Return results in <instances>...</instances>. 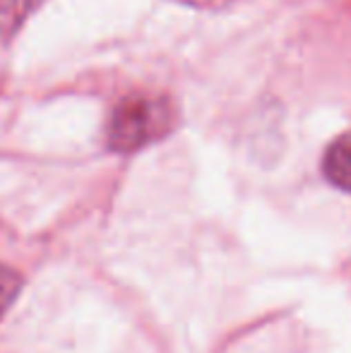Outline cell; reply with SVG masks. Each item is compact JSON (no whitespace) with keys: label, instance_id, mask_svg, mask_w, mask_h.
Wrapping results in <instances>:
<instances>
[{"label":"cell","instance_id":"3957f363","mask_svg":"<svg viewBox=\"0 0 351 353\" xmlns=\"http://www.w3.org/2000/svg\"><path fill=\"white\" fill-rule=\"evenodd\" d=\"M19 291H22V276L12 267L0 265V320L12 307V303L17 301Z\"/></svg>","mask_w":351,"mask_h":353},{"label":"cell","instance_id":"277c9868","mask_svg":"<svg viewBox=\"0 0 351 353\" xmlns=\"http://www.w3.org/2000/svg\"><path fill=\"white\" fill-rule=\"evenodd\" d=\"M39 5V0H0V29L10 32V29L19 27L29 10Z\"/></svg>","mask_w":351,"mask_h":353},{"label":"cell","instance_id":"7a4b0ae2","mask_svg":"<svg viewBox=\"0 0 351 353\" xmlns=\"http://www.w3.org/2000/svg\"><path fill=\"white\" fill-rule=\"evenodd\" d=\"M323 173L334 188L351 192V132L337 137L323 157Z\"/></svg>","mask_w":351,"mask_h":353},{"label":"cell","instance_id":"6da1fadb","mask_svg":"<svg viewBox=\"0 0 351 353\" xmlns=\"http://www.w3.org/2000/svg\"><path fill=\"white\" fill-rule=\"evenodd\" d=\"M176 111L171 101L145 94H132L116 103L108 116L106 142L113 152H137L147 144L161 140L174 128Z\"/></svg>","mask_w":351,"mask_h":353}]
</instances>
